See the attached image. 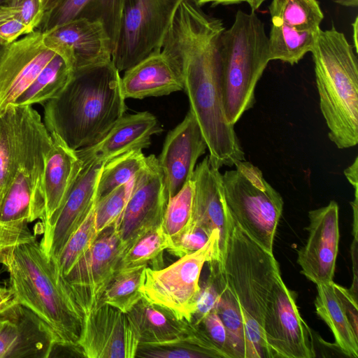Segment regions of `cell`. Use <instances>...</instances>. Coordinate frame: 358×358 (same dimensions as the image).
<instances>
[{"mask_svg":"<svg viewBox=\"0 0 358 358\" xmlns=\"http://www.w3.org/2000/svg\"><path fill=\"white\" fill-rule=\"evenodd\" d=\"M224 29L221 20L207 15L191 0H183L160 49L182 78L189 110L207 144L209 162L219 169L245 159L223 106L220 39Z\"/></svg>","mask_w":358,"mask_h":358,"instance_id":"cell-1","label":"cell"},{"mask_svg":"<svg viewBox=\"0 0 358 358\" xmlns=\"http://www.w3.org/2000/svg\"><path fill=\"white\" fill-rule=\"evenodd\" d=\"M125 99L112 60L76 69L59 95L45 103L43 123L74 150L91 146L124 115Z\"/></svg>","mask_w":358,"mask_h":358,"instance_id":"cell-2","label":"cell"},{"mask_svg":"<svg viewBox=\"0 0 358 358\" xmlns=\"http://www.w3.org/2000/svg\"><path fill=\"white\" fill-rule=\"evenodd\" d=\"M0 264L8 273V287L17 303L49 327L57 346L76 351L84 313L55 260L45 255L36 237L1 251Z\"/></svg>","mask_w":358,"mask_h":358,"instance_id":"cell-3","label":"cell"},{"mask_svg":"<svg viewBox=\"0 0 358 358\" xmlns=\"http://www.w3.org/2000/svg\"><path fill=\"white\" fill-rule=\"evenodd\" d=\"M219 259L213 261L240 311L246 358H268L263 332L268 300L280 271L273 253L264 250L238 225L227 207Z\"/></svg>","mask_w":358,"mask_h":358,"instance_id":"cell-4","label":"cell"},{"mask_svg":"<svg viewBox=\"0 0 358 358\" xmlns=\"http://www.w3.org/2000/svg\"><path fill=\"white\" fill-rule=\"evenodd\" d=\"M320 108L329 138L339 149L358 143V61L343 33L320 29L310 52Z\"/></svg>","mask_w":358,"mask_h":358,"instance_id":"cell-5","label":"cell"},{"mask_svg":"<svg viewBox=\"0 0 358 358\" xmlns=\"http://www.w3.org/2000/svg\"><path fill=\"white\" fill-rule=\"evenodd\" d=\"M269 62L264 23L255 11L238 10L220 39L222 101L231 124L253 106L255 87Z\"/></svg>","mask_w":358,"mask_h":358,"instance_id":"cell-6","label":"cell"},{"mask_svg":"<svg viewBox=\"0 0 358 358\" xmlns=\"http://www.w3.org/2000/svg\"><path fill=\"white\" fill-rule=\"evenodd\" d=\"M22 107L17 164L0 206V224H26L43 217L41 187L51 136L32 106Z\"/></svg>","mask_w":358,"mask_h":358,"instance_id":"cell-7","label":"cell"},{"mask_svg":"<svg viewBox=\"0 0 358 358\" xmlns=\"http://www.w3.org/2000/svg\"><path fill=\"white\" fill-rule=\"evenodd\" d=\"M222 174L224 199L232 217L252 240L273 252L283 199L264 178L261 170L246 161Z\"/></svg>","mask_w":358,"mask_h":358,"instance_id":"cell-8","label":"cell"},{"mask_svg":"<svg viewBox=\"0 0 358 358\" xmlns=\"http://www.w3.org/2000/svg\"><path fill=\"white\" fill-rule=\"evenodd\" d=\"M220 243V234L215 230L203 247L167 267L152 268L147 266L141 286L143 298L169 309L179 319L190 322L201 288L203 266L219 259Z\"/></svg>","mask_w":358,"mask_h":358,"instance_id":"cell-9","label":"cell"},{"mask_svg":"<svg viewBox=\"0 0 358 358\" xmlns=\"http://www.w3.org/2000/svg\"><path fill=\"white\" fill-rule=\"evenodd\" d=\"M182 1L124 0L118 38L112 54V62L120 72L161 49Z\"/></svg>","mask_w":358,"mask_h":358,"instance_id":"cell-10","label":"cell"},{"mask_svg":"<svg viewBox=\"0 0 358 358\" xmlns=\"http://www.w3.org/2000/svg\"><path fill=\"white\" fill-rule=\"evenodd\" d=\"M263 332L268 358L316 357L314 335L299 311L296 294L278 275L268 300Z\"/></svg>","mask_w":358,"mask_h":358,"instance_id":"cell-11","label":"cell"},{"mask_svg":"<svg viewBox=\"0 0 358 358\" xmlns=\"http://www.w3.org/2000/svg\"><path fill=\"white\" fill-rule=\"evenodd\" d=\"M168 200L158 159L150 155L132 180L125 207L116 224L125 250L145 234L162 225Z\"/></svg>","mask_w":358,"mask_h":358,"instance_id":"cell-12","label":"cell"},{"mask_svg":"<svg viewBox=\"0 0 358 358\" xmlns=\"http://www.w3.org/2000/svg\"><path fill=\"white\" fill-rule=\"evenodd\" d=\"M124 251L116 225L108 227L64 276L84 315L97 306Z\"/></svg>","mask_w":358,"mask_h":358,"instance_id":"cell-13","label":"cell"},{"mask_svg":"<svg viewBox=\"0 0 358 358\" xmlns=\"http://www.w3.org/2000/svg\"><path fill=\"white\" fill-rule=\"evenodd\" d=\"M139 343L127 314L102 304L84 315L76 352L87 358H134Z\"/></svg>","mask_w":358,"mask_h":358,"instance_id":"cell-14","label":"cell"},{"mask_svg":"<svg viewBox=\"0 0 358 358\" xmlns=\"http://www.w3.org/2000/svg\"><path fill=\"white\" fill-rule=\"evenodd\" d=\"M57 53L46 45L39 29L4 46L0 55V117Z\"/></svg>","mask_w":358,"mask_h":358,"instance_id":"cell-15","label":"cell"},{"mask_svg":"<svg viewBox=\"0 0 358 358\" xmlns=\"http://www.w3.org/2000/svg\"><path fill=\"white\" fill-rule=\"evenodd\" d=\"M308 237L297 252L301 273L316 285L333 280L340 238L339 208L331 201L308 212Z\"/></svg>","mask_w":358,"mask_h":358,"instance_id":"cell-16","label":"cell"},{"mask_svg":"<svg viewBox=\"0 0 358 358\" xmlns=\"http://www.w3.org/2000/svg\"><path fill=\"white\" fill-rule=\"evenodd\" d=\"M105 164L90 162L83 169L50 230L40 245L45 255L57 260L66 243L94 206L99 176Z\"/></svg>","mask_w":358,"mask_h":358,"instance_id":"cell-17","label":"cell"},{"mask_svg":"<svg viewBox=\"0 0 358 358\" xmlns=\"http://www.w3.org/2000/svg\"><path fill=\"white\" fill-rule=\"evenodd\" d=\"M0 320V358H48L57 343L49 327L35 313L16 303Z\"/></svg>","mask_w":358,"mask_h":358,"instance_id":"cell-18","label":"cell"},{"mask_svg":"<svg viewBox=\"0 0 358 358\" xmlns=\"http://www.w3.org/2000/svg\"><path fill=\"white\" fill-rule=\"evenodd\" d=\"M206 149L199 125L189 110L183 120L166 135L158 158L169 198L192 180L196 161Z\"/></svg>","mask_w":358,"mask_h":358,"instance_id":"cell-19","label":"cell"},{"mask_svg":"<svg viewBox=\"0 0 358 358\" xmlns=\"http://www.w3.org/2000/svg\"><path fill=\"white\" fill-rule=\"evenodd\" d=\"M43 33L46 45L66 56L74 69L112 60V43L100 22L77 18Z\"/></svg>","mask_w":358,"mask_h":358,"instance_id":"cell-20","label":"cell"},{"mask_svg":"<svg viewBox=\"0 0 358 358\" xmlns=\"http://www.w3.org/2000/svg\"><path fill=\"white\" fill-rule=\"evenodd\" d=\"M50 134L52 142L45 155L41 187L43 213L39 225L42 234L51 228L83 167L76 150L57 134Z\"/></svg>","mask_w":358,"mask_h":358,"instance_id":"cell-21","label":"cell"},{"mask_svg":"<svg viewBox=\"0 0 358 358\" xmlns=\"http://www.w3.org/2000/svg\"><path fill=\"white\" fill-rule=\"evenodd\" d=\"M162 131L157 119L148 111L124 115L99 142L76 152L83 164H106L124 153L148 148L151 136Z\"/></svg>","mask_w":358,"mask_h":358,"instance_id":"cell-22","label":"cell"},{"mask_svg":"<svg viewBox=\"0 0 358 358\" xmlns=\"http://www.w3.org/2000/svg\"><path fill=\"white\" fill-rule=\"evenodd\" d=\"M121 84L125 99L160 96L184 90L180 73L160 49L127 69Z\"/></svg>","mask_w":358,"mask_h":358,"instance_id":"cell-23","label":"cell"},{"mask_svg":"<svg viewBox=\"0 0 358 358\" xmlns=\"http://www.w3.org/2000/svg\"><path fill=\"white\" fill-rule=\"evenodd\" d=\"M194 197L192 222L208 232L217 230L224 237L227 206L224 199L222 174L206 157L194 169L192 178Z\"/></svg>","mask_w":358,"mask_h":358,"instance_id":"cell-24","label":"cell"},{"mask_svg":"<svg viewBox=\"0 0 358 358\" xmlns=\"http://www.w3.org/2000/svg\"><path fill=\"white\" fill-rule=\"evenodd\" d=\"M124 0H63L45 15L38 29L50 31L77 18L100 22L110 38L113 52L117 41Z\"/></svg>","mask_w":358,"mask_h":358,"instance_id":"cell-25","label":"cell"},{"mask_svg":"<svg viewBox=\"0 0 358 358\" xmlns=\"http://www.w3.org/2000/svg\"><path fill=\"white\" fill-rule=\"evenodd\" d=\"M143 343H162L183 335L190 322L143 298L127 313Z\"/></svg>","mask_w":358,"mask_h":358,"instance_id":"cell-26","label":"cell"},{"mask_svg":"<svg viewBox=\"0 0 358 358\" xmlns=\"http://www.w3.org/2000/svg\"><path fill=\"white\" fill-rule=\"evenodd\" d=\"M209 358L224 357L204 335L199 326L190 322L187 331L180 337L162 343H140L136 357Z\"/></svg>","mask_w":358,"mask_h":358,"instance_id":"cell-27","label":"cell"},{"mask_svg":"<svg viewBox=\"0 0 358 358\" xmlns=\"http://www.w3.org/2000/svg\"><path fill=\"white\" fill-rule=\"evenodd\" d=\"M333 282L317 285L315 306L317 315L331 331L335 345L345 356L358 357V336L347 318L342 306L336 296Z\"/></svg>","mask_w":358,"mask_h":358,"instance_id":"cell-28","label":"cell"},{"mask_svg":"<svg viewBox=\"0 0 358 358\" xmlns=\"http://www.w3.org/2000/svg\"><path fill=\"white\" fill-rule=\"evenodd\" d=\"M74 71L72 62L58 53L41 70L29 87L15 101L13 106H32L47 102L59 95Z\"/></svg>","mask_w":358,"mask_h":358,"instance_id":"cell-29","label":"cell"},{"mask_svg":"<svg viewBox=\"0 0 358 358\" xmlns=\"http://www.w3.org/2000/svg\"><path fill=\"white\" fill-rule=\"evenodd\" d=\"M21 106H11L0 117V206L13 179L18 157Z\"/></svg>","mask_w":358,"mask_h":358,"instance_id":"cell-30","label":"cell"},{"mask_svg":"<svg viewBox=\"0 0 358 358\" xmlns=\"http://www.w3.org/2000/svg\"><path fill=\"white\" fill-rule=\"evenodd\" d=\"M210 273L219 290L215 310L227 331L231 358H246L247 347L243 324L236 300L226 286L214 262H209Z\"/></svg>","mask_w":358,"mask_h":358,"instance_id":"cell-31","label":"cell"},{"mask_svg":"<svg viewBox=\"0 0 358 358\" xmlns=\"http://www.w3.org/2000/svg\"><path fill=\"white\" fill-rule=\"evenodd\" d=\"M317 31H301L282 24L272 23L268 36L269 60L297 64L311 52Z\"/></svg>","mask_w":358,"mask_h":358,"instance_id":"cell-32","label":"cell"},{"mask_svg":"<svg viewBox=\"0 0 358 358\" xmlns=\"http://www.w3.org/2000/svg\"><path fill=\"white\" fill-rule=\"evenodd\" d=\"M268 10L272 23L301 31H318L324 18L317 0H272Z\"/></svg>","mask_w":358,"mask_h":358,"instance_id":"cell-33","label":"cell"},{"mask_svg":"<svg viewBox=\"0 0 358 358\" xmlns=\"http://www.w3.org/2000/svg\"><path fill=\"white\" fill-rule=\"evenodd\" d=\"M145 163L146 157L142 150L130 151L106 162L99 176L96 200L116 187L131 182Z\"/></svg>","mask_w":358,"mask_h":358,"instance_id":"cell-34","label":"cell"},{"mask_svg":"<svg viewBox=\"0 0 358 358\" xmlns=\"http://www.w3.org/2000/svg\"><path fill=\"white\" fill-rule=\"evenodd\" d=\"M146 266L117 273L105 289L97 306L108 304L123 313H129L143 298L141 286Z\"/></svg>","mask_w":358,"mask_h":358,"instance_id":"cell-35","label":"cell"},{"mask_svg":"<svg viewBox=\"0 0 358 358\" xmlns=\"http://www.w3.org/2000/svg\"><path fill=\"white\" fill-rule=\"evenodd\" d=\"M169 245V238L164 233L162 225L147 232L124 251L120 260L117 273L148 266L150 262L159 260Z\"/></svg>","mask_w":358,"mask_h":358,"instance_id":"cell-36","label":"cell"},{"mask_svg":"<svg viewBox=\"0 0 358 358\" xmlns=\"http://www.w3.org/2000/svg\"><path fill=\"white\" fill-rule=\"evenodd\" d=\"M194 183L190 180L173 196L169 198L162 228L169 238L176 236L192 221Z\"/></svg>","mask_w":358,"mask_h":358,"instance_id":"cell-37","label":"cell"},{"mask_svg":"<svg viewBox=\"0 0 358 358\" xmlns=\"http://www.w3.org/2000/svg\"><path fill=\"white\" fill-rule=\"evenodd\" d=\"M98 236L95 227L94 206L85 221L71 236L57 260L60 273L65 276L91 247Z\"/></svg>","mask_w":358,"mask_h":358,"instance_id":"cell-38","label":"cell"},{"mask_svg":"<svg viewBox=\"0 0 358 358\" xmlns=\"http://www.w3.org/2000/svg\"><path fill=\"white\" fill-rule=\"evenodd\" d=\"M131 183L132 181L122 185L96 201L94 220L98 234L105 229L117 224L125 207Z\"/></svg>","mask_w":358,"mask_h":358,"instance_id":"cell-39","label":"cell"},{"mask_svg":"<svg viewBox=\"0 0 358 358\" xmlns=\"http://www.w3.org/2000/svg\"><path fill=\"white\" fill-rule=\"evenodd\" d=\"M211 234L212 233L191 221L180 232L169 238V245L166 250L171 255L178 258L182 257L203 247Z\"/></svg>","mask_w":358,"mask_h":358,"instance_id":"cell-40","label":"cell"},{"mask_svg":"<svg viewBox=\"0 0 358 358\" xmlns=\"http://www.w3.org/2000/svg\"><path fill=\"white\" fill-rule=\"evenodd\" d=\"M196 325L225 358H231L227 331L215 310L208 313Z\"/></svg>","mask_w":358,"mask_h":358,"instance_id":"cell-41","label":"cell"},{"mask_svg":"<svg viewBox=\"0 0 358 358\" xmlns=\"http://www.w3.org/2000/svg\"><path fill=\"white\" fill-rule=\"evenodd\" d=\"M4 5L32 31L38 29L45 15L41 0H10Z\"/></svg>","mask_w":358,"mask_h":358,"instance_id":"cell-42","label":"cell"},{"mask_svg":"<svg viewBox=\"0 0 358 358\" xmlns=\"http://www.w3.org/2000/svg\"><path fill=\"white\" fill-rule=\"evenodd\" d=\"M31 32L32 31L8 7L0 6V45H8Z\"/></svg>","mask_w":358,"mask_h":358,"instance_id":"cell-43","label":"cell"},{"mask_svg":"<svg viewBox=\"0 0 358 358\" xmlns=\"http://www.w3.org/2000/svg\"><path fill=\"white\" fill-rule=\"evenodd\" d=\"M219 298V290L210 273L208 282L200 288L196 303V309L191 322L198 324L208 313L215 310Z\"/></svg>","mask_w":358,"mask_h":358,"instance_id":"cell-44","label":"cell"},{"mask_svg":"<svg viewBox=\"0 0 358 358\" xmlns=\"http://www.w3.org/2000/svg\"><path fill=\"white\" fill-rule=\"evenodd\" d=\"M334 289L354 333L358 336L357 297L350 289L333 282Z\"/></svg>","mask_w":358,"mask_h":358,"instance_id":"cell-45","label":"cell"},{"mask_svg":"<svg viewBox=\"0 0 358 358\" xmlns=\"http://www.w3.org/2000/svg\"><path fill=\"white\" fill-rule=\"evenodd\" d=\"M34 237L35 236L30 231L28 224L17 226L0 224V252L6 248Z\"/></svg>","mask_w":358,"mask_h":358,"instance_id":"cell-46","label":"cell"},{"mask_svg":"<svg viewBox=\"0 0 358 358\" xmlns=\"http://www.w3.org/2000/svg\"><path fill=\"white\" fill-rule=\"evenodd\" d=\"M17 303L9 287L0 288V313Z\"/></svg>","mask_w":358,"mask_h":358,"instance_id":"cell-47","label":"cell"},{"mask_svg":"<svg viewBox=\"0 0 358 358\" xmlns=\"http://www.w3.org/2000/svg\"><path fill=\"white\" fill-rule=\"evenodd\" d=\"M358 159L356 157L355 162L348 167L345 171L344 173L348 180V181L352 185V186L355 187L358 185V178H357V166H358Z\"/></svg>","mask_w":358,"mask_h":358,"instance_id":"cell-48","label":"cell"},{"mask_svg":"<svg viewBox=\"0 0 358 358\" xmlns=\"http://www.w3.org/2000/svg\"><path fill=\"white\" fill-rule=\"evenodd\" d=\"M195 4L199 6H201L206 3H211L213 6L216 5H231L240 3L242 2H248L249 0H191Z\"/></svg>","mask_w":358,"mask_h":358,"instance_id":"cell-49","label":"cell"},{"mask_svg":"<svg viewBox=\"0 0 358 358\" xmlns=\"http://www.w3.org/2000/svg\"><path fill=\"white\" fill-rule=\"evenodd\" d=\"M45 8V14L56 8L63 0H41Z\"/></svg>","mask_w":358,"mask_h":358,"instance_id":"cell-50","label":"cell"},{"mask_svg":"<svg viewBox=\"0 0 358 358\" xmlns=\"http://www.w3.org/2000/svg\"><path fill=\"white\" fill-rule=\"evenodd\" d=\"M334 2L344 6L357 7L358 6V0H331Z\"/></svg>","mask_w":358,"mask_h":358,"instance_id":"cell-51","label":"cell"},{"mask_svg":"<svg viewBox=\"0 0 358 358\" xmlns=\"http://www.w3.org/2000/svg\"><path fill=\"white\" fill-rule=\"evenodd\" d=\"M358 18L357 17L355 18V22L352 23V30H353V38H354V43H355V48L356 50V53L358 52V48H357V29H358Z\"/></svg>","mask_w":358,"mask_h":358,"instance_id":"cell-52","label":"cell"},{"mask_svg":"<svg viewBox=\"0 0 358 358\" xmlns=\"http://www.w3.org/2000/svg\"><path fill=\"white\" fill-rule=\"evenodd\" d=\"M265 1L266 0H249L248 3L250 5L252 11L255 12Z\"/></svg>","mask_w":358,"mask_h":358,"instance_id":"cell-53","label":"cell"},{"mask_svg":"<svg viewBox=\"0 0 358 358\" xmlns=\"http://www.w3.org/2000/svg\"><path fill=\"white\" fill-rule=\"evenodd\" d=\"M10 0H0V6L6 4L8 3Z\"/></svg>","mask_w":358,"mask_h":358,"instance_id":"cell-54","label":"cell"},{"mask_svg":"<svg viewBox=\"0 0 358 358\" xmlns=\"http://www.w3.org/2000/svg\"><path fill=\"white\" fill-rule=\"evenodd\" d=\"M3 48H4V46L0 45V55L2 53Z\"/></svg>","mask_w":358,"mask_h":358,"instance_id":"cell-55","label":"cell"},{"mask_svg":"<svg viewBox=\"0 0 358 358\" xmlns=\"http://www.w3.org/2000/svg\"><path fill=\"white\" fill-rule=\"evenodd\" d=\"M1 313H0V314H1ZM0 320H1V316H0Z\"/></svg>","mask_w":358,"mask_h":358,"instance_id":"cell-56","label":"cell"},{"mask_svg":"<svg viewBox=\"0 0 358 358\" xmlns=\"http://www.w3.org/2000/svg\"><path fill=\"white\" fill-rule=\"evenodd\" d=\"M0 288H1V287H0Z\"/></svg>","mask_w":358,"mask_h":358,"instance_id":"cell-57","label":"cell"}]
</instances>
